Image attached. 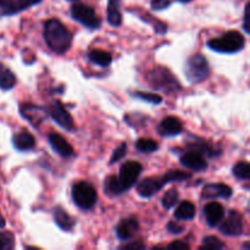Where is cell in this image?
<instances>
[{
  "mask_svg": "<svg viewBox=\"0 0 250 250\" xmlns=\"http://www.w3.org/2000/svg\"><path fill=\"white\" fill-rule=\"evenodd\" d=\"M44 39L54 53L65 54L72 43L70 31L59 20L50 19L44 24Z\"/></svg>",
  "mask_w": 250,
  "mask_h": 250,
  "instance_id": "6da1fadb",
  "label": "cell"
},
{
  "mask_svg": "<svg viewBox=\"0 0 250 250\" xmlns=\"http://www.w3.org/2000/svg\"><path fill=\"white\" fill-rule=\"evenodd\" d=\"M244 37L237 31H229L221 38H214L208 42L210 49L217 53L232 54L242 50L244 48Z\"/></svg>",
  "mask_w": 250,
  "mask_h": 250,
  "instance_id": "7a4b0ae2",
  "label": "cell"
},
{
  "mask_svg": "<svg viewBox=\"0 0 250 250\" xmlns=\"http://www.w3.org/2000/svg\"><path fill=\"white\" fill-rule=\"evenodd\" d=\"M149 84L156 89L165 90V92H175L180 89V83L173 77L172 73L164 67H155L150 70L146 75Z\"/></svg>",
  "mask_w": 250,
  "mask_h": 250,
  "instance_id": "3957f363",
  "label": "cell"
},
{
  "mask_svg": "<svg viewBox=\"0 0 250 250\" xmlns=\"http://www.w3.org/2000/svg\"><path fill=\"white\" fill-rule=\"evenodd\" d=\"M185 72L188 81L193 83V84L203 82V81H205L209 77V63H208L207 59L203 55H200V54L192 55L188 59L187 62H186Z\"/></svg>",
  "mask_w": 250,
  "mask_h": 250,
  "instance_id": "277c9868",
  "label": "cell"
},
{
  "mask_svg": "<svg viewBox=\"0 0 250 250\" xmlns=\"http://www.w3.org/2000/svg\"><path fill=\"white\" fill-rule=\"evenodd\" d=\"M97 190L88 182L81 181V182L73 185L72 199L80 209H92L95 205V203H97Z\"/></svg>",
  "mask_w": 250,
  "mask_h": 250,
  "instance_id": "5b68a950",
  "label": "cell"
},
{
  "mask_svg": "<svg viewBox=\"0 0 250 250\" xmlns=\"http://www.w3.org/2000/svg\"><path fill=\"white\" fill-rule=\"evenodd\" d=\"M71 15L76 21L82 23L87 28H98L100 26V20L94 10L84 4H75L71 7Z\"/></svg>",
  "mask_w": 250,
  "mask_h": 250,
  "instance_id": "8992f818",
  "label": "cell"
},
{
  "mask_svg": "<svg viewBox=\"0 0 250 250\" xmlns=\"http://www.w3.org/2000/svg\"><path fill=\"white\" fill-rule=\"evenodd\" d=\"M142 172V165L138 161H127L124 165L121 166V170H120V181H121L122 185L125 186L126 189H129L134 183L138 180L139 175Z\"/></svg>",
  "mask_w": 250,
  "mask_h": 250,
  "instance_id": "52a82bcc",
  "label": "cell"
},
{
  "mask_svg": "<svg viewBox=\"0 0 250 250\" xmlns=\"http://www.w3.org/2000/svg\"><path fill=\"white\" fill-rule=\"evenodd\" d=\"M49 115L53 117V120L55 122H58L62 128L71 129L75 128V124H73V120L71 117V115L68 114L67 110L62 106L60 102H54L51 103L50 106H49Z\"/></svg>",
  "mask_w": 250,
  "mask_h": 250,
  "instance_id": "ba28073f",
  "label": "cell"
},
{
  "mask_svg": "<svg viewBox=\"0 0 250 250\" xmlns=\"http://www.w3.org/2000/svg\"><path fill=\"white\" fill-rule=\"evenodd\" d=\"M20 112H21L22 116L27 120L28 122H31L32 126L38 127L44 120L48 116V111L44 107L38 106V105L33 104H23L20 107Z\"/></svg>",
  "mask_w": 250,
  "mask_h": 250,
  "instance_id": "9c48e42d",
  "label": "cell"
},
{
  "mask_svg": "<svg viewBox=\"0 0 250 250\" xmlns=\"http://www.w3.org/2000/svg\"><path fill=\"white\" fill-rule=\"evenodd\" d=\"M220 231L226 236H241L243 232V222L242 216L237 211H229V216L222 221Z\"/></svg>",
  "mask_w": 250,
  "mask_h": 250,
  "instance_id": "30bf717a",
  "label": "cell"
},
{
  "mask_svg": "<svg viewBox=\"0 0 250 250\" xmlns=\"http://www.w3.org/2000/svg\"><path fill=\"white\" fill-rule=\"evenodd\" d=\"M163 187V181L159 180V178L148 177L144 178L143 181H141V182L138 183V186H137V192H138V194L141 195V197L150 198L153 197L154 194H156Z\"/></svg>",
  "mask_w": 250,
  "mask_h": 250,
  "instance_id": "8fae6325",
  "label": "cell"
},
{
  "mask_svg": "<svg viewBox=\"0 0 250 250\" xmlns=\"http://www.w3.org/2000/svg\"><path fill=\"white\" fill-rule=\"evenodd\" d=\"M48 139L51 148H53L59 155L63 156V158H68V156L73 155V148L62 136H60L59 133H50Z\"/></svg>",
  "mask_w": 250,
  "mask_h": 250,
  "instance_id": "7c38bea8",
  "label": "cell"
},
{
  "mask_svg": "<svg viewBox=\"0 0 250 250\" xmlns=\"http://www.w3.org/2000/svg\"><path fill=\"white\" fill-rule=\"evenodd\" d=\"M181 164L193 171H203L208 167V163L205 161V159L203 158L202 154L197 153V151H188V153L183 154L181 158Z\"/></svg>",
  "mask_w": 250,
  "mask_h": 250,
  "instance_id": "4fadbf2b",
  "label": "cell"
},
{
  "mask_svg": "<svg viewBox=\"0 0 250 250\" xmlns=\"http://www.w3.org/2000/svg\"><path fill=\"white\" fill-rule=\"evenodd\" d=\"M204 215L209 226H217L225 216L224 207L221 204H219V203H209L204 208Z\"/></svg>",
  "mask_w": 250,
  "mask_h": 250,
  "instance_id": "5bb4252c",
  "label": "cell"
},
{
  "mask_svg": "<svg viewBox=\"0 0 250 250\" xmlns=\"http://www.w3.org/2000/svg\"><path fill=\"white\" fill-rule=\"evenodd\" d=\"M138 221L133 217L129 219H125L117 225L116 227V233L121 241H127V239L132 238L137 231H138Z\"/></svg>",
  "mask_w": 250,
  "mask_h": 250,
  "instance_id": "9a60e30c",
  "label": "cell"
},
{
  "mask_svg": "<svg viewBox=\"0 0 250 250\" xmlns=\"http://www.w3.org/2000/svg\"><path fill=\"white\" fill-rule=\"evenodd\" d=\"M232 195V189L226 185L216 183V185H207L203 189L204 199H214V198H229Z\"/></svg>",
  "mask_w": 250,
  "mask_h": 250,
  "instance_id": "2e32d148",
  "label": "cell"
},
{
  "mask_svg": "<svg viewBox=\"0 0 250 250\" xmlns=\"http://www.w3.org/2000/svg\"><path fill=\"white\" fill-rule=\"evenodd\" d=\"M159 131L163 136H177L182 132V124L176 117H166L159 125Z\"/></svg>",
  "mask_w": 250,
  "mask_h": 250,
  "instance_id": "e0dca14e",
  "label": "cell"
},
{
  "mask_svg": "<svg viewBox=\"0 0 250 250\" xmlns=\"http://www.w3.org/2000/svg\"><path fill=\"white\" fill-rule=\"evenodd\" d=\"M12 143H14L15 148L20 151H26L33 148L36 146V139L32 136L29 132L22 131L20 133H16L12 138Z\"/></svg>",
  "mask_w": 250,
  "mask_h": 250,
  "instance_id": "ac0fdd59",
  "label": "cell"
},
{
  "mask_svg": "<svg viewBox=\"0 0 250 250\" xmlns=\"http://www.w3.org/2000/svg\"><path fill=\"white\" fill-rule=\"evenodd\" d=\"M54 219H55L56 225H58L61 229H63V231H71L73 225H75L72 217H71L61 207H56L55 209H54Z\"/></svg>",
  "mask_w": 250,
  "mask_h": 250,
  "instance_id": "d6986e66",
  "label": "cell"
},
{
  "mask_svg": "<svg viewBox=\"0 0 250 250\" xmlns=\"http://www.w3.org/2000/svg\"><path fill=\"white\" fill-rule=\"evenodd\" d=\"M107 21L111 26L119 27L122 22L120 12V0H109L107 2Z\"/></svg>",
  "mask_w": 250,
  "mask_h": 250,
  "instance_id": "ffe728a7",
  "label": "cell"
},
{
  "mask_svg": "<svg viewBox=\"0 0 250 250\" xmlns=\"http://www.w3.org/2000/svg\"><path fill=\"white\" fill-rule=\"evenodd\" d=\"M104 190L109 195H119L127 189L125 188V186L122 185L119 177H116V176H110V177H107L106 180H105Z\"/></svg>",
  "mask_w": 250,
  "mask_h": 250,
  "instance_id": "44dd1931",
  "label": "cell"
},
{
  "mask_svg": "<svg viewBox=\"0 0 250 250\" xmlns=\"http://www.w3.org/2000/svg\"><path fill=\"white\" fill-rule=\"evenodd\" d=\"M195 216V207L190 202H183L178 205L175 211V217L177 220H192Z\"/></svg>",
  "mask_w": 250,
  "mask_h": 250,
  "instance_id": "7402d4cb",
  "label": "cell"
},
{
  "mask_svg": "<svg viewBox=\"0 0 250 250\" xmlns=\"http://www.w3.org/2000/svg\"><path fill=\"white\" fill-rule=\"evenodd\" d=\"M15 84H16V77L14 73L0 65V88L2 90H9L14 88Z\"/></svg>",
  "mask_w": 250,
  "mask_h": 250,
  "instance_id": "603a6c76",
  "label": "cell"
},
{
  "mask_svg": "<svg viewBox=\"0 0 250 250\" xmlns=\"http://www.w3.org/2000/svg\"><path fill=\"white\" fill-rule=\"evenodd\" d=\"M88 58H89L90 61H93V62L99 66H109L112 61L110 53L104 50H99V49H95V50L90 51Z\"/></svg>",
  "mask_w": 250,
  "mask_h": 250,
  "instance_id": "cb8c5ba5",
  "label": "cell"
},
{
  "mask_svg": "<svg viewBox=\"0 0 250 250\" xmlns=\"http://www.w3.org/2000/svg\"><path fill=\"white\" fill-rule=\"evenodd\" d=\"M136 148L137 150L141 151V153H154V151L158 150L159 146L155 141H153V139L142 138L137 141Z\"/></svg>",
  "mask_w": 250,
  "mask_h": 250,
  "instance_id": "d4e9b609",
  "label": "cell"
},
{
  "mask_svg": "<svg viewBox=\"0 0 250 250\" xmlns=\"http://www.w3.org/2000/svg\"><path fill=\"white\" fill-rule=\"evenodd\" d=\"M192 177L189 172H185V171H180V170H176V171H170V172L166 173L161 181L163 183H170V182H178V181H186L188 178Z\"/></svg>",
  "mask_w": 250,
  "mask_h": 250,
  "instance_id": "484cf974",
  "label": "cell"
},
{
  "mask_svg": "<svg viewBox=\"0 0 250 250\" xmlns=\"http://www.w3.org/2000/svg\"><path fill=\"white\" fill-rule=\"evenodd\" d=\"M233 175L239 180H250V164L246 161L236 164L233 167Z\"/></svg>",
  "mask_w": 250,
  "mask_h": 250,
  "instance_id": "4316f807",
  "label": "cell"
},
{
  "mask_svg": "<svg viewBox=\"0 0 250 250\" xmlns=\"http://www.w3.org/2000/svg\"><path fill=\"white\" fill-rule=\"evenodd\" d=\"M178 192L176 189H170L165 193L163 198V205L165 209H171V208L175 207L178 202Z\"/></svg>",
  "mask_w": 250,
  "mask_h": 250,
  "instance_id": "83f0119b",
  "label": "cell"
},
{
  "mask_svg": "<svg viewBox=\"0 0 250 250\" xmlns=\"http://www.w3.org/2000/svg\"><path fill=\"white\" fill-rule=\"evenodd\" d=\"M0 12L2 15H12L19 12V7L15 0H0Z\"/></svg>",
  "mask_w": 250,
  "mask_h": 250,
  "instance_id": "f1b7e54d",
  "label": "cell"
},
{
  "mask_svg": "<svg viewBox=\"0 0 250 250\" xmlns=\"http://www.w3.org/2000/svg\"><path fill=\"white\" fill-rule=\"evenodd\" d=\"M203 248L209 250H220L225 248V244L216 237L209 236L203 239Z\"/></svg>",
  "mask_w": 250,
  "mask_h": 250,
  "instance_id": "f546056e",
  "label": "cell"
},
{
  "mask_svg": "<svg viewBox=\"0 0 250 250\" xmlns=\"http://www.w3.org/2000/svg\"><path fill=\"white\" fill-rule=\"evenodd\" d=\"M14 236L10 232H0V250L11 249L14 247Z\"/></svg>",
  "mask_w": 250,
  "mask_h": 250,
  "instance_id": "4dcf8cb0",
  "label": "cell"
},
{
  "mask_svg": "<svg viewBox=\"0 0 250 250\" xmlns=\"http://www.w3.org/2000/svg\"><path fill=\"white\" fill-rule=\"evenodd\" d=\"M134 97L139 98L142 100L151 103V104H160L163 102V98L159 94H154V93H144V92H137L134 93Z\"/></svg>",
  "mask_w": 250,
  "mask_h": 250,
  "instance_id": "1f68e13d",
  "label": "cell"
},
{
  "mask_svg": "<svg viewBox=\"0 0 250 250\" xmlns=\"http://www.w3.org/2000/svg\"><path fill=\"white\" fill-rule=\"evenodd\" d=\"M127 151V144L126 143H121L116 149H115L114 154H112L111 159H110V164H114L116 161H120L122 158H125Z\"/></svg>",
  "mask_w": 250,
  "mask_h": 250,
  "instance_id": "d6a6232c",
  "label": "cell"
},
{
  "mask_svg": "<svg viewBox=\"0 0 250 250\" xmlns=\"http://www.w3.org/2000/svg\"><path fill=\"white\" fill-rule=\"evenodd\" d=\"M170 4V0H153L151 1V9L155 10V11H160V10L167 9Z\"/></svg>",
  "mask_w": 250,
  "mask_h": 250,
  "instance_id": "836d02e7",
  "label": "cell"
},
{
  "mask_svg": "<svg viewBox=\"0 0 250 250\" xmlns=\"http://www.w3.org/2000/svg\"><path fill=\"white\" fill-rule=\"evenodd\" d=\"M167 231L170 232V233H173V234H180L185 231V227L181 226V225H178L176 221H171L167 224Z\"/></svg>",
  "mask_w": 250,
  "mask_h": 250,
  "instance_id": "e575fe53",
  "label": "cell"
},
{
  "mask_svg": "<svg viewBox=\"0 0 250 250\" xmlns=\"http://www.w3.org/2000/svg\"><path fill=\"white\" fill-rule=\"evenodd\" d=\"M243 28L247 33L250 34V2H248L246 6V11H244V22Z\"/></svg>",
  "mask_w": 250,
  "mask_h": 250,
  "instance_id": "d590c367",
  "label": "cell"
},
{
  "mask_svg": "<svg viewBox=\"0 0 250 250\" xmlns=\"http://www.w3.org/2000/svg\"><path fill=\"white\" fill-rule=\"evenodd\" d=\"M41 1L42 0H17L16 4H17V7H19V11H21L22 9H26V7L32 6V5H36Z\"/></svg>",
  "mask_w": 250,
  "mask_h": 250,
  "instance_id": "8d00e7d4",
  "label": "cell"
},
{
  "mask_svg": "<svg viewBox=\"0 0 250 250\" xmlns=\"http://www.w3.org/2000/svg\"><path fill=\"white\" fill-rule=\"evenodd\" d=\"M167 248L173 249V250H187V249H189V246L182 241H175V242H172V243L168 244Z\"/></svg>",
  "mask_w": 250,
  "mask_h": 250,
  "instance_id": "74e56055",
  "label": "cell"
},
{
  "mask_svg": "<svg viewBox=\"0 0 250 250\" xmlns=\"http://www.w3.org/2000/svg\"><path fill=\"white\" fill-rule=\"evenodd\" d=\"M146 248V246H144L143 243H141V242H134V243H129V244H126V246L121 247V249H134V250H142Z\"/></svg>",
  "mask_w": 250,
  "mask_h": 250,
  "instance_id": "f35d334b",
  "label": "cell"
},
{
  "mask_svg": "<svg viewBox=\"0 0 250 250\" xmlns=\"http://www.w3.org/2000/svg\"><path fill=\"white\" fill-rule=\"evenodd\" d=\"M5 226V220H4V217H2V215L0 214V227H4Z\"/></svg>",
  "mask_w": 250,
  "mask_h": 250,
  "instance_id": "ab89813d",
  "label": "cell"
},
{
  "mask_svg": "<svg viewBox=\"0 0 250 250\" xmlns=\"http://www.w3.org/2000/svg\"><path fill=\"white\" fill-rule=\"evenodd\" d=\"M243 247H244V248H247V249H250V243H246Z\"/></svg>",
  "mask_w": 250,
  "mask_h": 250,
  "instance_id": "60d3db41",
  "label": "cell"
},
{
  "mask_svg": "<svg viewBox=\"0 0 250 250\" xmlns=\"http://www.w3.org/2000/svg\"><path fill=\"white\" fill-rule=\"evenodd\" d=\"M180 1H182V2H189L190 0H180Z\"/></svg>",
  "mask_w": 250,
  "mask_h": 250,
  "instance_id": "b9f144b4",
  "label": "cell"
},
{
  "mask_svg": "<svg viewBox=\"0 0 250 250\" xmlns=\"http://www.w3.org/2000/svg\"><path fill=\"white\" fill-rule=\"evenodd\" d=\"M71 1H76V0H71Z\"/></svg>",
  "mask_w": 250,
  "mask_h": 250,
  "instance_id": "7bdbcfd3",
  "label": "cell"
}]
</instances>
